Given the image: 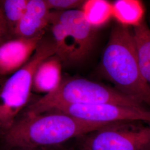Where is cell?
Masks as SVG:
<instances>
[{"label":"cell","mask_w":150,"mask_h":150,"mask_svg":"<svg viewBox=\"0 0 150 150\" xmlns=\"http://www.w3.org/2000/svg\"><path fill=\"white\" fill-rule=\"evenodd\" d=\"M43 35L35 38H13L0 45V75L13 74L30 59Z\"/></svg>","instance_id":"obj_8"},{"label":"cell","mask_w":150,"mask_h":150,"mask_svg":"<svg viewBox=\"0 0 150 150\" xmlns=\"http://www.w3.org/2000/svg\"><path fill=\"white\" fill-rule=\"evenodd\" d=\"M51 11L45 0H29L21 20L13 31L14 38H32L44 34Z\"/></svg>","instance_id":"obj_9"},{"label":"cell","mask_w":150,"mask_h":150,"mask_svg":"<svg viewBox=\"0 0 150 150\" xmlns=\"http://www.w3.org/2000/svg\"><path fill=\"white\" fill-rule=\"evenodd\" d=\"M139 71L150 89V29L145 21L132 28Z\"/></svg>","instance_id":"obj_11"},{"label":"cell","mask_w":150,"mask_h":150,"mask_svg":"<svg viewBox=\"0 0 150 150\" xmlns=\"http://www.w3.org/2000/svg\"></svg>","instance_id":"obj_18"},{"label":"cell","mask_w":150,"mask_h":150,"mask_svg":"<svg viewBox=\"0 0 150 150\" xmlns=\"http://www.w3.org/2000/svg\"><path fill=\"white\" fill-rule=\"evenodd\" d=\"M81 11L87 22L96 30L106 25L113 17L112 3L105 0L85 1Z\"/></svg>","instance_id":"obj_13"},{"label":"cell","mask_w":150,"mask_h":150,"mask_svg":"<svg viewBox=\"0 0 150 150\" xmlns=\"http://www.w3.org/2000/svg\"><path fill=\"white\" fill-rule=\"evenodd\" d=\"M50 112L62 113L75 118L97 123L150 122V108L115 103L66 105L56 107L48 112Z\"/></svg>","instance_id":"obj_7"},{"label":"cell","mask_w":150,"mask_h":150,"mask_svg":"<svg viewBox=\"0 0 150 150\" xmlns=\"http://www.w3.org/2000/svg\"><path fill=\"white\" fill-rule=\"evenodd\" d=\"M113 17L118 24L133 28L144 21L145 7L138 0H117L112 3Z\"/></svg>","instance_id":"obj_12"},{"label":"cell","mask_w":150,"mask_h":150,"mask_svg":"<svg viewBox=\"0 0 150 150\" xmlns=\"http://www.w3.org/2000/svg\"><path fill=\"white\" fill-rule=\"evenodd\" d=\"M131 28L113 27L101 61L102 74L118 91L150 108V89L141 75Z\"/></svg>","instance_id":"obj_2"},{"label":"cell","mask_w":150,"mask_h":150,"mask_svg":"<svg viewBox=\"0 0 150 150\" xmlns=\"http://www.w3.org/2000/svg\"><path fill=\"white\" fill-rule=\"evenodd\" d=\"M49 10L55 11H68L79 10L83 5L85 1L80 0H45Z\"/></svg>","instance_id":"obj_15"},{"label":"cell","mask_w":150,"mask_h":150,"mask_svg":"<svg viewBox=\"0 0 150 150\" xmlns=\"http://www.w3.org/2000/svg\"><path fill=\"white\" fill-rule=\"evenodd\" d=\"M62 62L54 55L38 66L33 78L32 91L45 95L56 90L62 81Z\"/></svg>","instance_id":"obj_10"},{"label":"cell","mask_w":150,"mask_h":150,"mask_svg":"<svg viewBox=\"0 0 150 150\" xmlns=\"http://www.w3.org/2000/svg\"><path fill=\"white\" fill-rule=\"evenodd\" d=\"M112 123L82 120L62 113L27 114L5 132L6 142L19 149L54 146L79 138Z\"/></svg>","instance_id":"obj_1"},{"label":"cell","mask_w":150,"mask_h":150,"mask_svg":"<svg viewBox=\"0 0 150 150\" xmlns=\"http://www.w3.org/2000/svg\"><path fill=\"white\" fill-rule=\"evenodd\" d=\"M49 25L57 49L55 55L62 63H80L93 47L96 30L86 21L81 10L51 11Z\"/></svg>","instance_id":"obj_4"},{"label":"cell","mask_w":150,"mask_h":150,"mask_svg":"<svg viewBox=\"0 0 150 150\" xmlns=\"http://www.w3.org/2000/svg\"><path fill=\"white\" fill-rule=\"evenodd\" d=\"M110 125L79 137L81 150H150V122Z\"/></svg>","instance_id":"obj_6"},{"label":"cell","mask_w":150,"mask_h":150,"mask_svg":"<svg viewBox=\"0 0 150 150\" xmlns=\"http://www.w3.org/2000/svg\"><path fill=\"white\" fill-rule=\"evenodd\" d=\"M53 40H42L31 58L6 81L0 88V129L8 130L25 107L32 91L33 78L42 61L56 54Z\"/></svg>","instance_id":"obj_5"},{"label":"cell","mask_w":150,"mask_h":150,"mask_svg":"<svg viewBox=\"0 0 150 150\" xmlns=\"http://www.w3.org/2000/svg\"><path fill=\"white\" fill-rule=\"evenodd\" d=\"M115 103L138 108H147L139 100L116 88L82 78L62 80L54 91L45 95L27 109V114L48 112L54 108L66 105Z\"/></svg>","instance_id":"obj_3"},{"label":"cell","mask_w":150,"mask_h":150,"mask_svg":"<svg viewBox=\"0 0 150 150\" xmlns=\"http://www.w3.org/2000/svg\"><path fill=\"white\" fill-rule=\"evenodd\" d=\"M40 148L38 149H19L20 150H40Z\"/></svg>","instance_id":"obj_17"},{"label":"cell","mask_w":150,"mask_h":150,"mask_svg":"<svg viewBox=\"0 0 150 150\" xmlns=\"http://www.w3.org/2000/svg\"><path fill=\"white\" fill-rule=\"evenodd\" d=\"M9 34H10V33L7 27L0 6V45L7 40L6 38H7V35Z\"/></svg>","instance_id":"obj_16"},{"label":"cell","mask_w":150,"mask_h":150,"mask_svg":"<svg viewBox=\"0 0 150 150\" xmlns=\"http://www.w3.org/2000/svg\"><path fill=\"white\" fill-rule=\"evenodd\" d=\"M29 0H5L0 6L11 35L23 16Z\"/></svg>","instance_id":"obj_14"}]
</instances>
